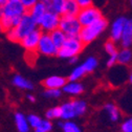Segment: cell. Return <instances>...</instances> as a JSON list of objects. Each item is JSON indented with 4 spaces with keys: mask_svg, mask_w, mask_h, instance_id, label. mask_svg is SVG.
<instances>
[{
    "mask_svg": "<svg viewBox=\"0 0 132 132\" xmlns=\"http://www.w3.org/2000/svg\"><path fill=\"white\" fill-rule=\"evenodd\" d=\"M127 20L128 19H126L125 17H120L113 22L112 27H111V38L113 41H120L121 40L122 32H123V29L125 27Z\"/></svg>",
    "mask_w": 132,
    "mask_h": 132,
    "instance_id": "8fae6325",
    "label": "cell"
},
{
    "mask_svg": "<svg viewBox=\"0 0 132 132\" xmlns=\"http://www.w3.org/2000/svg\"><path fill=\"white\" fill-rule=\"evenodd\" d=\"M76 1L78 2L79 6H80L81 9L91 6V4H92V0H76Z\"/></svg>",
    "mask_w": 132,
    "mask_h": 132,
    "instance_id": "d6a6232c",
    "label": "cell"
},
{
    "mask_svg": "<svg viewBox=\"0 0 132 132\" xmlns=\"http://www.w3.org/2000/svg\"><path fill=\"white\" fill-rule=\"evenodd\" d=\"M77 61H78V57H77V56H75V57H71V58H69V62H70L71 64L76 63Z\"/></svg>",
    "mask_w": 132,
    "mask_h": 132,
    "instance_id": "e575fe53",
    "label": "cell"
},
{
    "mask_svg": "<svg viewBox=\"0 0 132 132\" xmlns=\"http://www.w3.org/2000/svg\"><path fill=\"white\" fill-rule=\"evenodd\" d=\"M83 47H84V44L79 39V37L67 38L65 43L63 44V46L61 48H59L58 56L61 58L69 59L71 57L78 56L82 52Z\"/></svg>",
    "mask_w": 132,
    "mask_h": 132,
    "instance_id": "5b68a950",
    "label": "cell"
},
{
    "mask_svg": "<svg viewBox=\"0 0 132 132\" xmlns=\"http://www.w3.org/2000/svg\"><path fill=\"white\" fill-rule=\"evenodd\" d=\"M132 59V53L129 48H124L118 54V61L121 64H128Z\"/></svg>",
    "mask_w": 132,
    "mask_h": 132,
    "instance_id": "44dd1931",
    "label": "cell"
},
{
    "mask_svg": "<svg viewBox=\"0 0 132 132\" xmlns=\"http://www.w3.org/2000/svg\"><path fill=\"white\" fill-rule=\"evenodd\" d=\"M84 67L85 71L86 72H91L95 69V67L97 66V60L94 58V57H89L84 63L82 65Z\"/></svg>",
    "mask_w": 132,
    "mask_h": 132,
    "instance_id": "484cf974",
    "label": "cell"
},
{
    "mask_svg": "<svg viewBox=\"0 0 132 132\" xmlns=\"http://www.w3.org/2000/svg\"><path fill=\"white\" fill-rule=\"evenodd\" d=\"M37 51H38V53L45 55V56H56V55H58L59 49L54 44L49 34H47V32H42L38 46H37Z\"/></svg>",
    "mask_w": 132,
    "mask_h": 132,
    "instance_id": "ba28073f",
    "label": "cell"
},
{
    "mask_svg": "<svg viewBox=\"0 0 132 132\" xmlns=\"http://www.w3.org/2000/svg\"><path fill=\"white\" fill-rule=\"evenodd\" d=\"M43 95L45 97H51V98H56L61 95V90L60 89H47L44 91Z\"/></svg>",
    "mask_w": 132,
    "mask_h": 132,
    "instance_id": "83f0119b",
    "label": "cell"
},
{
    "mask_svg": "<svg viewBox=\"0 0 132 132\" xmlns=\"http://www.w3.org/2000/svg\"><path fill=\"white\" fill-rule=\"evenodd\" d=\"M130 82L132 83V72H131V75H130Z\"/></svg>",
    "mask_w": 132,
    "mask_h": 132,
    "instance_id": "8d00e7d4",
    "label": "cell"
},
{
    "mask_svg": "<svg viewBox=\"0 0 132 132\" xmlns=\"http://www.w3.org/2000/svg\"><path fill=\"white\" fill-rule=\"evenodd\" d=\"M130 2H131V4H132V0H130Z\"/></svg>",
    "mask_w": 132,
    "mask_h": 132,
    "instance_id": "f35d334b",
    "label": "cell"
},
{
    "mask_svg": "<svg viewBox=\"0 0 132 132\" xmlns=\"http://www.w3.org/2000/svg\"><path fill=\"white\" fill-rule=\"evenodd\" d=\"M13 84L15 86H17L18 88H21V89L31 90L32 88H34V85L31 84V82H29L27 79H25V78H23L22 76H19V75H16L13 78Z\"/></svg>",
    "mask_w": 132,
    "mask_h": 132,
    "instance_id": "e0dca14e",
    "label": "cell"
},
{
    "mask_svg": "<svg viewBox=\"0 0 132 132\" xmlns=\"http://www.w3.org/2000/svg\"><path fill=\"white\" fill-rule=\"evenodd\" d=\"M59 126L62 127L63 132H82L80 127L73 123V122H65V123H59Z\"/></svg>",
    "mask_w": 132,
    "mask_h": 132,
    "instance_id": "7402d4cb",
    "label": "cell"
},
{
    "mask_svg": "<svg viewBox=\"0 0 132 132\" xmlns=\"http://www.w3.org/2000/svg\"><path fill=\"white\" fill-rule=\"evenodd\" d=\"M60 17H61L60 15H58L54 12H46L38 25H40V27L43 31L49 34V32H52L53 30L59 28Z\"/></svg>",
    "mask_w": 132,
    "mask_h": 132,
    "instance_id": "9c48e42d",
    "label": "cell"
},
{
    "mask_svg": "<svg viewBox=\"0 0 132 132\" xmlns=\"http://www.w3.org/2000/svg\"><path fill=\"white\" fill-rule=\"evenodd\" d=\"M117 61H118V53L110 56V58L107 61V66H109V67H110V66H113Z\"/></svg>",
    "mask_w": 132,
    "mask_h": 132,
    "instance_id": "836d02e7",
    "label": "cell"
},
{
    "mask_svg": "<svg viewBox=\"0 0 132 132\" xmlns=\"http://www.w3.org/2000/svg\"><path fill=\"white\" fill-rule=\"evenodd\" d=\"M35 29H37V24L36 22L30 18V16L26 13L22 16L20 23L10 29L7 31V37L10 40L14 41V42H20L25 36H27L29 32L34 31Z\"/></svg>",
    "mask_w": 132,
    "mask_h": 132,
    "instance_id": "6da1fadb",
    "label": "cell"
},
{
    "mask_svg": "<svg viewBox=\"0 0 132 132\" xmlns=\"http://www.w3.org/2000/svg\"><path fill=\"white\" fill-rule=\"evenodd\" d=\"M122 131L123 132H132V118L127 120L122 125Z\"/></svg>",
    "mask_w": 132,
    "mask_h": 132,
    "instance_id": "1f68e13d",
    "label": "cell"
},
{
    "mask_svg": "<svg viewBox=\"0 0 132 132\" xmlns=\"http://www.w3.org/2000/svg\"><path fill=\"white\" fill-rule=\"evenodd\" d=\"M105 109L107 110V112L109 113V118L112 122H117L120 118V112L118 110V108L115 107L113 104H107L105 106Z\"/></svg>",
    "mask_w": 132,
    "mask_h": 132,
    "instance_id": "cb8c5ba5",
    "label": "cell"
},
{
    "mask_svg": "<svg viewBox=\"0 0 132 132\" xmlns=\"http://www.w3.org/2000/svg\"><path fill=\"white\" fill-rule=\"evenodd\" d=\"M59 28L67 36V38H72V37H79L82 26L75 16L62 15L60 17Z\"/></svg>",
    "mask_w": 132,
    "mask_h": 132,
    "instance_id": "277c9868",
    "label": "cell"
},
{
    "mask_svg": "<svg viewBox=\"0 0 132 132\" xmlns=\"http://www.w3.org/2000/svg\"><path fill=\"white\" fill-rule=\"evenodd\" d=\"M85 73H86V71H85V69H84L83 66H82V65H81V66H78V67H76V68L72 70V72L70 73V76H69V81H70V82H76V81H78L79 79H81Z\"/></svg>",
    "mask_w": 132,
    "mask_h": 132,
    "instance_id": "d4e9b609",
    "label": "cell"
},
{
    "mask_svg": "<svg viewBox=\"0 0 132 132\" xmlns=\"http://www.w3.org/2000/svg\"><path fill=\"white\" fill-rule=\"evenodd\" d=\"M27 98L30 101V102H35L36 101V98H35V96H32V95H30V94H28L27 95Z\"/></svg>",
    "mask_w": 132,
    "mask_h": 132,
    "instance_id": "d590c367",
    "label": "cell"
},
{
    "mask_svg": "<svg viewBox=\"0 0 132 132\" xmlns=\"http://www.w3.org/2000/svg\"><path fill=\"white\" fill-rule=\"evenodd\" d=\"M66 84V79L59 76H53L44 80L43 85L47 89H60Z\"/></svg>",
    "mask_w": 132,
    "mask_h": 132,
    "instance_id": "7c38bea8",
    "label": "cell"
},
{
    "mask_svg": "<svg viewBox=\"0 0 132 132\" xmlns=\"http://www.w3.org/2000/svg\"><path fill=\"white\" fill-rule=\"evenodd\" d=\"M2 1H3V3H4V2H6V1H7V0H2Z\"/></svg>",
    "mask_w": 132,
    "mask_h": 132,
    "instance_id": "74e56055",
    "label": "cell"
},
{
    "mask_svg": "<svg viewBox=\"0 0 132 132\" xmlns=\"http://www.w3.org/2000/svg\"><path fill=\"white\" fill-rule=\"evenodd\" d=\"M87 105L84 101H70L63 104L61 109V118L63 120L69 121L76 117L82 115L86 111Z\"/></svg>",
    "mask_w": 132,
    "mask_h": 132,
    "instance_id": "3957f363",
    "label": "cell"
},
{
    "mask_svg": "<svg viewBox=\"0 0 132 132\" xmlns=\"http://www.w3.org/2000/svg\"><path fill=\"white\" fill-rule=\"evenodd\" d=\"M15 123L17 126V129L19 132H28L29 130V125L27 123L26 118L22 113H16L15 114Z\"/></svg>",
    "mask_w": 132,
    "mask_h": 132,
    "instance_id": "ac0fdd59",
    "label": "cell"
},
{
    "mask_svg": "<svg viewBox=\"0 0 132 132\" xmlns=\"http://www.w3.org/2000/svg\"><path fill=\"white\" fill-rule=\"evenodd\" d=\"M26 14L25 7L19 0H7L0 6V17H17Z\"/></svg>",
    "mask_w": 132,
    "mask_h": 132,
    "instance_id": "8992f818",
    "label": "cell"
},
{
    "mask_svg": "<svg viewBox=\"0 0 132 132\" xmlns=\"http://www.w3.org/2000/svg\"><path fill=\"white\" fill-rule=\"evenodd\" d=\"M46 12H47V11H46L45 6H44L40 1H38L34 6H32V7L29 10V12H28L27 14L30 16V18L34 20V21L36 22V24L38 25V24L40 23L42 17L44 16V14H45Z\"/></svg>",
    "mask_w": 132,
    "mask_h": 132,
    "instance_id": "5bb4252c",
    "label": "cell"
},
{
    "mask_svg": "<svg viewBox=\"0 0 132 132\" xmlns=\"http://www.w3.org/2000/svg\"><path fill=\"white\" fill-rule=\"evenodd\" d=\"M83 86L80 83H77V82H69V83H66L63 86V91L66 93H69L72 95L76 94H80L82 91H83Z\"/></svg>",
    "mask_w": 132,
    "mask_h": 132,
    "instance_id": "d6986e66",
    "label": "cell"
},
{
    "mask_svg": "<svg viewBox=\"0 0 132 132\" xmlns=\"http://www.w3.org/2000/svg\"><path fill=\"white\" fill-rule=\"evenodd\" d=\"M121 42L124 48H128L132 45V19L127 20L122 32Z\"/></svg>",
    "mask_w": 132,
    "mask_h": 132,
    "instance_id": "4fadbf2b",
    "label": "cell"
},
{
    "mask_svg": "<svg viewBox=\"0 0 132 132\" xmlns=\"http://www.w3.org/2000/svg\"><path fill=\"white\" fill-rule=\"evenodd\" d=\"M46 118L47 120H53V119H58L61 118V109L60 107H55L46 111Z\"/></svg>",
    "mask_w": 132,
    "mask_h": 132,
    "instance_id": "4316f807",
    "label": "cell"
},
{
    "mask_svg": "<svg viewBox=\"0 0 132 132\" xmlns=\"http://www.w3.org/2000/svg\"><path fill=\"white\" fill-rule=\"evenodd\" d=\"M81 7L79 6L78 2L76 0H66L65 2V7H64V14L63 15H68V16H75L79 14Z\"/></svg>",
    "mask_w": 132,
    "mask_h": 132,
    "instance_id": "2e32d148",
    "label": "cell"
},
{
    "mask_svg": "<svg viewBox=\"0 0 132 132\" xmlns=\"http://www.w3.org/2000/svg\"><path fill=\"white\" fill-rule=\"evenodd\" d=\"M19 1L21 2V4L25 7V10L27 11H29L32 6H34L38 1H39V0H19Z\"/></svg>",
    "mask_w": 132,
    "mask_h": 132,
    "instance_id": "4dcf8cb0",
    "label": "cell"
},
{
    "mask_svg": "<svg viewBox=\"0 0 132 132\" xmlns=\"http://www.w3.org/2000/svg\"><path fill=\"white\" fill-rule=\"evenodd\" d=\"M41 34H42V32L39 29H35L34 31L29 32L27 36H25L20 41V43L23 46V48H25L26 51H28V52H35V51H37V46H38Z\"/></svg>",
    "mask_w": 132,
    "mask_h": 132,
    "instance_id": "30bf717a",
    "label": "cell"
},
{
    "mask_svg": "<svg viewBox=\"0 0 132 132\" xmlns=\"http://www.w3.org/2000/svg\"><path fill=\"white\" fill-rule=\"evenodd\" d=\"M26 120H27V123H28L29 127L31 126V127H34V128H36L37 125L41 121V119L38 117V115H36V114H29L28 117L26 118Z\"/></svg>",
    "mask_w": 132,
    "mask_h": 132,
    "instance_id": "f1b7e54d",
    "label": "cell"
},
{
    "mask_svg": "<svg viewBox=\"0 0 132 132\" xmlns=\"http://www.w3.org/2000/svg\"><path fill=\"white\" fill-rule=\"evenodd\" d=\"M102 18V14L96 7L94 6H88V7H84L81 9L79 14L77 15V19L79 21V23L81 24V26H87L95 21H97L98 19Z\"/></svg>",
    "mask_w": 132,
    "mask_h": 132,
    "instance_id": "52a82bcc",
    "label": "cell"
},
{
    "mask_svg": "<svg viewBox=\"0 0 132 132\" xmlns=\"http://www.w3.org/2000/svg\"><path fill=\"white\" fill-rule=\"evenodd\" d=\"M105 49H106L107 54H109L110 56L118 53L117 52V47H115V45H114V43L112 41H109V42H107L105 44Z\"/></svg>",
    "mask_w": 132,
    "mask_h": 132,
    "instance_id": "f546056e",
    "label": "cell"
},
{
    "mask_svg": "<svg viewBox=\"0 0 132 132\" xmlns=\"http://www.w3.org/2000/svg\"><path fill=\"white\" fill-rule=\"evenodd\" d=\"M49 36H51L54 44L56 45V47L58 49L63 46V44L65 43L66 39H67V36H66L60 28H57V29L53 30L52 32H49Z\"/></svg>",
    "mask_w": 132,
    "mask_h": 132,
    "instance_id": "9a60e30c",
    "label": "cell"
},
{
    "mask_svg": "<svg viewBox=\"0 0 132 132\" xmlns=\"http://www.w3.org/2000/svg\"><path fill=\"white\" fill-rule=\"evenodd\" d=\"M107 26V21L103 17L101 19H98L97 21L87 25L83 26L79 34V39L83 42V44H88L92 42L98 35L102 34V31Z\"/></svg>",
    "mask_w": 132,
    "mask_h": 132,
    "instance_id": "7a4b0ae2",
    "label": "cell"
},
{
    "mask_svg": "<svg viewBox=\"0 0 132 132\" xmlns=\"http://www.w3.org/2000/svg\"><path fill=\"white\" fill-rule=\"evenodd\" d=\"M65 2H66V0H52L51 12H54V13L60 15V16L63 15L64 14Z\"/></svg>",
    "mask_w": 132,
    "mask_h": 132,
    "instance_id": "ffe728a7",
    "label": "cell"
},
{
    "mask_svg": "<svg viewBox=\"0 0 132 132\" xmlns=\"http://www.w3.org/2000/svg\"><path fill=\"white\" fill-rule=\"evenodd\" d=\"M53 129V124L49 120H41L40 123L35 128V132H51Z\"/></svg>",
    "mask_w": 132,
    "mask_h": 132,
    "instance_id": "603a6c76",
    "label": "cell"
}]
</instances>
